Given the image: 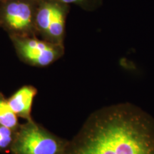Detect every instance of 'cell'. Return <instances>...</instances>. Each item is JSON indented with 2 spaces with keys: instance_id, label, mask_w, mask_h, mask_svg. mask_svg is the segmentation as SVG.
Wrapping results in <instances>:
<instances>
[{
  "instance_id": "6da1fadb",
  "label": "cell",
  "mask_w": 154,
  "mask_h": 154,
  "mask_svg": "<svg viewBox=\"0 0 154 154\" xmlns=\"http://www.w3.org/2000/svg\"><path fill=\"white\" fill-rule=\"evenodd\" d=\"M69 154H154V122L130 105L98 113Z\"/></svg>"
},
{
  "instance_id": "7a4b0ae2",
  "label": "cell",
  "mask_w": 154,
  "mask_h": 154,
  "mask_svg": "<svg viewBox=\"0 0 154 154\" xmlns=\"http://www.w3.org/2000/svg\"><path fill=\"white\" fill-rule=\"evenodd\" d=\"M70 6L59 0H36L34 29L36 36L63 45Z\"/></svg>"
},
{
  "instance_id": "3957f363",
  "label": "cell",
  "mask_w": 154,
  "mask_h": 154,
  "mask_svg": "<svg viewBox=\"0 0 154 154\" xmlns=\"http://www.w3.org/2000/svg\"><path fill=\"white\" fill-rule=\"evenodd\" d=\"M36 0H7L0 4V27L11 36H36Z\"/></svg>"
},
{
  "instance_id": "277c9868",
  "label": "cell",
  "mask_w": 154,
  "mask_h": 154,
  "mask_svg": "<svg viewBox=\"0 0 154 154\" xmlns=\"http://www.w3.org/2000/svg\"><path fill=\"white\" fill-rule=\"evenodd\" d=\"M9 38L19 57L32 66H49L64 53L63 45L51 43L37 36H11Z\"/></svg>"
},
{
  "instance_id": "5b68a950",
  "label": "cell",
  "mask_w": 154,
  "mask_h": 154,
  "mask_svg": "<svg viewBox=\"0 0 154 154\" xmlns=\"http://www.w3.org/2000/svg\"><path fill=\"white\" fill-rule=\"evenodd\" d=\"M64 143L34 124L21 130L12 146L15 154H66Z\"/></svg>"
},
{
  "instance_id": "8992f818",
  "label": "cell",
  "mask_w": 154,
  "mask_h": 154,
  "mask_svg": "<svg viewBox=\"0 0 154 154\" xmlns=\"http://www.w3.org/2000/svg\"><path fill=\"white\" fill-rule=\"evenodd\" d=\"M36 94V90L33 86H23L7 100V103L17 116L28 118L30 116L32 106Z\"/></svg>"
},
{
  "instance_id": "52a82bcc",
  "label": "cell",
  "mask_w": 154,
  "mask_h": 154,
  "mask_svg": "<svg viewBox=\"0 0 154 154\" xmlns=\"http://www.w3.org/2000/svg\"><path fill=\"white\" fill-rule=\"evenodd\" d=\"M17 124V115L10 109L7 101L0 97V126L13 129Z\"/></svg>"
},
{
  "instance_id": "ba28073f",
  "label": "cell",
  "mask_w": 154,
  "mask_h": 154,
  "mask_svg": "<svg viewBox=\"0 0 154 154\" xmlns=\"http://www.w3.org/2000/svg\"><path fill=\"white\" fill-rule=\"evenodd\" d=\"M59 1L62 2L67 5L74 4L85 10L91 11L99 5L100 0H59Z\"/></svg>"
},
{
  "instance_id": "9c48e42d",
  "label": "cell",
  "mask_w": 154,
  "mask_h": 154,
  "mask_svg": "<svg viewBox=\"0 0 154 154\" xmlns=\"http://www.w3.org/2000/svg\"><path fill=\"white\" fill-rule=\"evenodd\" d=\"M12 141L11 129L0 126V149L7 148Z\"/></svg>"
},
{
  "instance_id": "30bf717a",
  "label": "cell",
  "mask_w": 154,
  "mask_h": 154,
  "mask_svg": "<svg viewBox=\"0 0 154 154\" xmlns=\"http://www.w3.org/2000/svg\"><path fill=\"white\" fill-rule=\"evenodd\" d=\"M5 1H7V0H0V4L4 2H5Z\"/></svg>"
}]
</instances>
